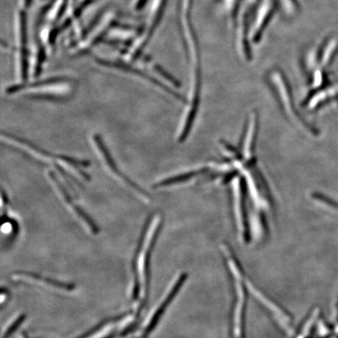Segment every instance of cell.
Masks as SVG:
<instances>
[{
    "label": "cell",
    "mask_w": 338,
    "mask_h": 338,
    "mask_svg": "<svg viewBox=\"0 0 338 338\" xmlns=\"http://www.w3.org/2000/svg\"><path fill=\"white\" fill-rule=\"evenodd\" d=\"M97 62L98 64H101V65L119 68V69L126 71V72H131V73H133V74L137 75L140 76L142 78L148 80L149 82H152V83L154 84L156 86H159L162 90L167 91L168 93H169L171 95H174L175 97L178 98L179 100H181V101H185L184 99L182 97L181 95H178L177 94H175V92L170 90L169 88L165 86L164 84L161 83V82H158L157 80H156L155 78H152L150 76H148V75L146 74L144 72H141V71H139V70L136 69V68H133V67H131V66L128 65V64H123V63H121V62H111L104 60H97Z\"/></svg>",
    "instance_id": "5"
},
{
    "label": "cell",
    "mask_w": 338,
    "mask_h": 338,
    "mask_svg": "<svg viewBox=\"0 0 338 338\" xmlns=\"http://www.w3.org/2000/svg\"><path fill=\"white\" fill-rule=\"evenodd\" d=\"M313 197L315 199L317 200V201H320L322 203L326 204V205H329L331 207H334V209H337L338 210V202L334 201V200L331 199L330 197H326V196L323 195L322 193H317L313 194Z\"/></svg>",
    "instance_id": "10"
},
{
    "label": "cell",
    "mask_w": 338,
    "mask_h": 338,
    "mask_svg": "<svg viewBox=\"0 0 338 338\" xmlns=\"http://www.w3.org/2000/svg\"><path fill=\"white\" fill-rule=\"evenodd\" d=\"M66 81H68V78H62V77H54V78H46V79L42 80L39 82H33V83L18 84V85H14V86L7 88L6 90V93L8 94H13L22 90L29 89V88H38L39 86H49V85L64 82Z\"/></svg>",
    "instance_id": "9"
},
{
    "label": "cell",
    "mask_w": 338,
    "mask_h": 338,
    "mask_svg": "<svg viewBox=\"0 0 338 338\" xmlns=\"http://www.w3.org/2000/svg\"><path fill=\"white\" fill-rule=\"evenodd\" d=\"M48 174H49V176H50V179H52V181L54 182V184L58 187V189H59L60 193H61L62 196L64 197L66 202L72 207V208L74 210L75 212L77 214V215L79 217L80 219H82V221L86 223L88 227L90 228L92 233L94 235L98 234L100 229H99L98 225H96V223H95V221L93 220L91 217L88 215L86 211H84L82 207H80L79 205L75 203L73 200H72V197L70 195V193H68V190L66 189L64 185L60 183V179H58L56 174L54 173V171H49V173Z\"/></svg>",
    "instance_id": "3"
},
{
    "label": "cell",
    "mask_w": 338,
    "mask_h": 338,
    "mask_svg": "<svg viewBox=\"0 0 338 338\" xmlns=\"http://www.w3.org/2000/svg\"><path fill=\"white\" fill-rule=\"evenodd\" d=\"M207 168H201V169L187 171V172L179 174V175H175V176L166 178V179H163V180H161V181L154 184L153 187V188H161V187H169V186L177 185V184H180V183H186V182L189 181L193 178L196 177L200 174L207 172Z\"/></svg>",
    "instance_id": "8"
},
{
    "label": "cell",
    "mask_w": 338,
    "mask_h": 338,
    "mask_svg": "<svg viewBox=\"0 0 338 338\" xmlns=\"http://www.w3.org/2000/svg\"><path fill=\"white\" fill-rule=\"evenodd\" d=\"M155 68L156 71H157V72L160 73L161 75L164 76L166 79L169 80V82H171V83L175 85V86H179V82H178L175 79V78H172L171 76H170V75L168 74L167 72H165L162 68H160V67H158V66H156Z\"/></svg>",
    "instance_id": "11"
},
{
    "label": "cell",
    "mask_w": 338,
    "mask_h": 338,
    "mask_svg": "<svg viewBox=\"0 0 338 338\" xmlns=\"http://www.w3.org/2000/svg\"><path fill=\"white\" fill-rule=\"evenodd\" d=\"M2 135H5L7 139L14 140V141L17 142V143H20L21 145L26 146L27 148L32 150L36 152V153H38L40 155L64 161L65 163L72 165V166L76 168L78 170H80V168L87 167L88 161H86V160L76 159V158H73V157H68V156L66 155H53L52 153L46 151L45 150L41 149V148H38L37 146L34 145L33 143H30V142L28 141L26 139H21L20 137H18V136L11 135V134L4 133V132H2Z\"/></svg>",
    "instance_id": "4"
},
{
    "label": "cell",
    "mask_w": 338,
    "mask_h": 338,
    "mask_svg": "<svg viewBox=\"0 0 338 338\" xmlns=\"http://www.w3.org/2000/svg\"><path fill=\"white\" fill-rule=\"evenodd\" d=\"M258 122H259L258 117L255 113L250 118L247 135H246V139H245L244 147V157L246 161L252 160L251 155H252L253 151H254L255 140H256L257 131H258V126H259Z\"/></svg>",
    "instance_id": "7"
},
{
    "label": "cell",
    "mask_w": 338,
    "mask_h": 338,
    "mask_svg": "<svg viewBox=\"0 0 338 338\" xmlns=\"http://www.w3.org/2000/svg\"><path fill=\"white\" fill-rule=\"evenodd\" d=\"M148 1V0H138L137 3L135 5V9L138 10H141L144 7Z\"/></svg>",
    "instance_id": "12"
},
{
    "label": "cell",
    "mask_w": 338,
    "mask_h": 338,
    "mask_svg": "<svg viewBox=\"0 0 338 338\" xmlns=\"http://www.w3.org/2000/svg\"><path fill=\"white\" fill-rule=\"evenodd\" d=\"M94 140L95 142V145H96L100 153H102V155L104 157L106 164L108 165V167L113 171V173L117 175L118 177L121 178L124 182H126L128 185H130L135 191L139 192L142 196L147 197V198H150V197L149 193L148 192H146L144 189H142L141 187H139L137 184L133 183L132 180H131L130 178H128L125 174L122 173V171H120L119 169H117L115 161H113V157L111 155L109 150L106 147L105 143H104V140L102 139L101 135L95 134V135H94Z\"/></svg>",
    "instance_id": "2"
},
{
    "label": "cell",
    "mask_w": 338,
    "mask_h": 338,
    "mask_svg": "<svg viewBox=\"0 0 338 338\" xmlns=\"http://www.w3.org/2000/svg\"><path fill=\"white\" fill-rule=\"evenodd\" d=\"M233 204H234L235 215L237 227L241 238L244 242L250 240V225L247 219L246 205H245V188L243 179L241 177H235L233 182Z\"/></svg>",
    "instance_id": "1"
},
{
    "label": "cell",
    "mask_w": 338,
    "mask_h": 338,
    "mask_svg": "<svg viewBox=\"0 0 338 338\" xmlns=\"http://www.w3.org/2000/svg\"><path fill=\"white\" fill-rule=\"evenodd\" d=\"M24 6L26 8H28L29 6L32 4V0H24Z\"/></svg>",
    "instance_id": "13"
},
{
    "label": "cell",
    "mask_w": 338,
    "mask_h": 338,
    "mask_svg": "<svg viewBox=\"0 0 338 338\" xmlns=\"http://www.w3.org/2000/svg\"><path fill=\"white\" fill-rule=\"evenodd\" d=\"M20 37L21 44V77L25 81L28 78V54H27V18L26 14L21 11L20 14Z\"/></svg>",
    "instance_id": "6"
}]
</instances>
